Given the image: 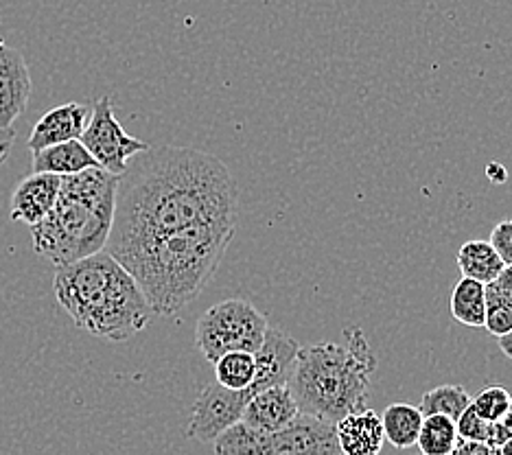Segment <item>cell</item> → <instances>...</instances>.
<instances>
[{"mask_svg":"<svg viewBox=\"0 0 512 455\" xmlns=\"http://www.w3.org/2000/svg\"><path fill=\"white\" fill-rule=\"evenodd\" d=\"M208 221H237V184L219 158L191 147H149L116 186L106 250L116 256Z\"/></svg>","mask_w":512,"mask_h":455,"instance_id":"1","label":"cell"},{"mask_svg":"<svg viewBox=\"0 0 512 455\" xmlns=\"http://www.w3.org/2000/svg\"><path fill=\"white\" fill-rule=\"evenodd\" d=\"M237 221H208L116 254L154 315L173 318L211 283L235 237Z\"/></svg>","mask_w":512,"mask_h":455,"instance_id":"2","label":"cell"},{"mask_svg":"<svg viewBox=\"0 0 512 455\" xmlns=\"http://www.w3.org/2000/svg\"><path fill=\"white\" fill-rule=\"evenodd\" d=\"M53 294L77 329L110 342L132 340L154 315L134 276L108 250L55 267Z\"/></svg>","mask_w":512,"mask_h":455,"instance_id":"3","label":"cell"},{"mask_svg":"<svg viewBox=\"0 0 512 455\" xmlns=\"http://www.w3.org/2000/svg\"><path fill=\"white\" fill-rule=\"evenodd\" d=\"M344 340L300 346L287 383L300 414L337 425L344 416L368 407L377 357L359 326L346 329Z\"/></svg>","mask_w":512,"mask_h":455,"instance_id":"4","label":"cell"},{"mask_svg":"<svg viewBox=\"0 0 512 455\" xmlns=\"http://www.w3.org/2000/svg\"><path fill=\"white\" fill-rule=\"evenodd\" d=\"M116 186L119 175L99 167L62 178L51 213L31 226L33 250L55 267L106 250L114 221Z\"/></svg>","mask_w":512,"mask_h":455,"instance_id":"5","label":"cell"},{"mask_svg":"<svg viewBox=\"0 0 512 455\" xmlns=\"http://www.w3.org/2000/svg\"><path fill=\"white\" fill-rule=\"evenodd\" d=\"M217 455H335V425L309 414H298L278 431H256L246 423L226 429L215 442Z\"/></svg>","mask_w":512,"mask_h":455,"instance_id":"6","label":"cell"},{"mask_svg":"<svg viewBox=\"0 0 512 455\" xmlns=\"http://www.w3.org/2000/svg\"><path fill=\"white\" fill-rule=\"evenodd\" d=\"M267 318L252 302L230 298L206 309L195 326V346L206 361H215L232 350L256 353L267 331Z\"/></svg>","mask_w":512,"mask_h":455,"instance_id":"7","label":"cell"},{"mask_svg":"<svg viewBox=\"0 0 512 455\" xmlns=\"http://www.w3.org/2000/svg\"><path fill=\"white\" fill-rule=\"evenodd\" d=\"M79 140L88 149V154L95 158L99 169L112 175H123L130 160L149 149L145 140H138L123 130L121 121L114 114L110 97H101L92 105L90 121Z\"/></svg>","mask_w":512,"mask_h":455,"instance_id":"8","label":"cell"},{"mask_svg":"<svg viewBox=\"0 0 512 455\" xmlns=\"http://www.w3.org/2000/svg\"><path fill=\"white\" fill-rule=\"evenodd\" d=\"M250 399V390H228L217 381L206 385L193 403L186 436L191 440L204 442V445H213L226 429L241 423L243 410H246Z\"/></svg>","mask_w":512,"mask_h":455,"instance_id":"9","label":"cell"},{"mask_svg":"<svg viewBox=\"0 0 512 455\" xmlns=\"http://www.w3.org/2000/svg\"><path fill=\"white\" fill-rule=\"evenodd\" d=\"M31 73L25 57L0 38V130H11L31 99Z\"/></svg>","mask_w":512,"mask_h":455,"instance_id":"10","label":"cell"},{"mask_svg":"<svg viewBox=\"0 0 512 455\" xmlns=\"http://www.w3.org/2000/svg\"><path fill=\"white\" fill-rule=\"evenodd\" d=\"M298 350L300 344L292 335L281 329H274V326H267L263 344L254 353L256 372L248 390L256 394L261 390L274 388V385H287L289 377H292Z\"/></svg>","mask_w":512,"mask_h":455,"instance_id":"11","label":"cell"},{"mask_svg":"<svg viewBox=\"0 0 512 455\" xmlns=\"http://www.w3.org/2000/svg\"><path fill=\"white\" fill-rule=\"evenodd\" d=\"M92 108L84 103H64L46 112L31 130L27 147L31 154L40 149L79 140L90 121Z\"/></svg>","mask_w":512,"mask_h":455,"instance_id":"12","label":"cell"},{"mask_svg":"<svg viewBox=\"0 0 512 455\" xmlns=\"http://www.w3.org/2000/svg\"><path fill=\"white\" fill-rule=\"evenodd\" d=\"M62 178L51 173H31L11 193L9 217L14 221H25L31 228L51 213L57 202Z\"/></svg>","mask_w":512,"mask_h":455,"instance_id":"13","label":"cell"},{"mask_svg":"<svg viewBox=\"0 0 512 455\" xmlns=\"http://www.w3.org/2000/svg\"><path fill=\"white\" fill-rule=\"evenodd\" d=\"M298 414V403L289 385H274V388L252 394L241 423L256 431H278L292 423Z\"/></svg>","mask_w":512,"mask_h":455,"instance_id":"14","label":"cell"},{"mask_svg":"<svg viewBox=\"0 0 512 455\" xmlns=\"http://www.w3.org/2000/svg\"><path fill=\"white\" fill-rule=\"evenodd\" d=\"M337 447L342 455H379L386 445L381 416L375 410H362L344 416L335 425Z\"/></svg>","mask_w":512,"mask_h":455,"instance_id":"15","label":"cell"},{"mask_svg":"<svg viewBox=\"0 0 512 455\" xmlns=\"http://www.w3.org/2000/svg\"><path fill=\"white\" fill-rule=\"evenodd\" d=\"M31 167L33 173H51L66 178V175H75L99 165L95 158L88 154V149L81 145V140H68V143L36 151L31 160Z\"/></svg>","mask_w":512,"mask_h":455,"instance_id":"16","label":"cell"},{"mask_svg":"<svg viewBox=\"0 0 512 455\" xmlns=\"http://www.w3.org/2000/svg\"><path fill=\"white\" fill-rule=\"evenodd\" d=\"M458 270L462 278L477 280V283L488 285L502 274L504 261L499 259V254L488 241L473 239L467 241L458 252Z\"/></svg>","mask_w":512,"mask_h":455,"instance_id":"17","label":"cell"},{"mask_svg":"<svg viewBox=\"0 0 512 455\" xmlns=\"http://www.w3.org/2000/svg\"><path fill=\"white\" fill-rule=\"evenodd\" d=\"M423 414L418 407L410 403H394L388 405L381 414L383 434H386V442L394 449H410L416 445L418 434H421Z\"/></svg>","mask_w":512,"mask_h":455,"instance_id":"18","label":"cell"},{"mask_svg":"<svg viewBox=\"0 0 512 455\" xmlns=\"http://www.w3.org/2000/svg\"><path fill=\"white\" fill-rule=\"evenodd\" d=\"M449 307L460 324L482 329L486 318V285L471 278H460L451 291Z\"/></svg>","mask_w":512,"mask_h":455,"instance_id":"19","label":"cell"},{"mask_svg":"<svg viewBox=\"0 0 512 455\" xmlns=\"http://www.w3.org/2000/svg\"><path fill=\"white\" fill-rule=\"evenodd\" d=\"M458 427L456 420L447 416H425L421 425V434H418L416 447L421 455H449L453 447L458 445Z\"/></svg>","mask_w":512,"mask_h":455,"instance_id":"20","label":"cell"},{"mask_svg":"<svg viewBox=\"0 0 512 455\" xmlns=\"http://www.w3.org/2000/svg\"><path fill=\"white\" fill-rule=\"evenodd\" d=\"M471 403V394L462 385H438V388L423 394L418 410H421L423 416L440 414L451 420H458Z\"/></svg>","mask_w":512,"mask_h":455,"instance_id":"21","label":"cell"},{"mask_svg":"<svg viewBox=\"0 0 512 455\" xmlns=\"http://www.w3.org/2000/svg\"><path fill=\"white\" fill-rule=\"evenodd\" d=\"M213 366L217 383L228 390H248L254 381L256 361L248 350H232V353L219 357Z\"/></svg>","mask_w":512,"mask_h":455,"instance_id":"22","label":"cell"},{"mask_svg":"<svg viewBox=\"0 0 512 455\" xmlns=\"http://www.w3.org/2000/svg\"><path fill=\"white\" fill-rule=\"evenodd\" d=\"M484 329L495 337H504L506 333L512 331V298H504L493 294V291H486Z\"/></svg>","mask_w":512,"mask_h":455,"instance_id":"23","label":"cell"},{"mask_svg":"<svg viewBox=\"0 0 512 455\" xmlns=\"http://www.w3.org/2000/svg\"><path fill=\"white\" fill-rule=\"evenodd\" d=\"M510 403H512V396L504 385H488L484 392L477 394V399H473L475 412L484 420H488V423H497V420H502Z\"/></svg>","mask_w":512,"mask_h":455,"instance_id":"24","label":"cell"},{"mask_svg":"<svg viewBox=\"0 0 512 455\" xmlns=\"http://www.w3.org/2000/svg\"><path fill=\"white\" fill-rule=\"evenodd\" d=\"M488 425H491V423H488V420H484L480 414L475 412L473 403L456 420L460 438L473 440V442H484V445H486V436H488Z\"/></svg>","mask_w":512,"mask_h":455,"instance_id":"25","label":"cell"},{"mask_svg":"<svg viewBox=\"0 0 512 455\" xmlns=\"http://www.w3.org/2000/svg\"><path fill=\"white\" fill-rule=\"evenodd\" d=\"M488 243L493 245L495 252L499 254V259L504 261V265H512V219L499 221V224L493 228Z\"/></svg>","mask_w":512,"mask_h":455,"instance_id":"26","label":"cell"},{"mask_svg":"<svg viewBox=\"0 0 512 455\" xmlns=\"http://www.w3.org/2000/svg\"><path fill=\"white\" fill-rule=\"evenodd\" d=\"M486 291H493V294L504 298H512V265H504L502 274H499L493 283L486 285Z\"/></svg>","mask_w":512,"mask_h":455,"instance_id":"27","label":"cell"},{"mask_svg":"<svg viewBox=\"0 0 512 455\" xmlns=\"http://www.w3.org/2000/svg\"><path fill=\"white\" fill-rule=\"evenodd\" d=\"M449 455H497V449H491L484 442H473V440H464L460 438L458 445L453 447Z\"/></svg>","mask_w":512,"mask_h":455,"instance_id":"28","label":"cell"},{"mask_svg":"<svg viewBox=\"0 0 512 455\" xmlns=\"http://www.w3.org/2000/svg\"><path fill=\"white\" fill-rule=\"evenodd\" d=\"M14 140H16L14 127H11V130H0V167L5 165L9 151L14 147Z\"/></svg>","mask_w":512,"mask_h":455,"instance_id":"29","label":"cell"},{"mask_svg":"<svg viewBox=\"0 0 512 455\" xmlns=\"http://www.w3.org/2000/svg\"><path fill=\"white\" fill-rule=\"evenodd\" d=\"M486 173H488V178H491V180L497 182V184L506 182V169H504L502 165H488Z\"/></svg>","mask_w":512,"mask_h":455,"instance_id":"30","label":"cell"},{"mask_svg":"<svg viewBox=\"0 0 512 455\" xmlns=\"http://www.w3.org/2000/svg\"><path fill=\"white\" fill-rule=\"evenodd\" d=\"M499 348H502V353L512 359V331L506 333L504 337H499Z\"/></svg>","mask_w":512,"mask_h":455,"instance_id":"31","label":"cell"},{"mask_svg":"<svg viewBox=\"0 0 512 455\" xmlns=\"http://www.w3.org/2000/svg\"><path fill=\"white\" fill-rule=\"evenodd\" d=\"M499 423H502V425H504V427L510 431V434H512V403H510V407H508V410H506L504 418L499 420Z\"/></svg>","mask_w":512,"mask_h":455,"instance_id":"32","label":"cell"},{"mask_svg":"<svg viewBox=\"0 0 512 455\" xmlns=\"http://www.w3.org/2000/svg\"><path fill=\"white\" fill-rule=\"evenodd\" d=\"M497 455H512V436H510V438L504 442L502 447L497 449Z\"/></svg>","mask_w":512,"mask_h":455,"instance_id":"33","label":"cell"},{"mask_svg":"<svg viewBox=\"0 0 512 455\" xmlns=\"http://www.w3.org/2000/svg\"><path fill=\"white\" fill-rule=\"evenodd\" d=\"M335 455H342V453H335Z\"/></svg>","mask_w":512,"mask_h":455,"instance_id":"34","label":"cell"},{"mask_svg":"<svg viewBox=\"0 0 512 455\" xmlns=\"http://www.w3.org/2000/svg\"><path fill=\"white\" fill-rule=\"evenodd\" d=\"M418 455H421V453H418Z\"/></svg>","mask_w":512,"mask_h":455,"instance_id":"35","label":"cell"}]
</instances>
